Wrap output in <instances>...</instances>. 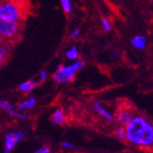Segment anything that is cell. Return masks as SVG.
Listing matches in <instances>:
<instances>
[{
    "label": "cell",
    "mask_w": 153,
    "mask_h": 153,
    "mask_svg": "<svg viewBox=\"0 0 153 153\" xmlns=\"http://www.w3.org/2000/svg\"><path fill=\"white\" fill-rule=\"evenodd\" d=\"M126 139L142 148L151 147L153 144V126L142 116H134L126 125Z\"/></svg>",
    "instance_id": "cell-1"
},
{
    "label": "cell",
    "mask_w": 153,
    "mask_h": 153,
    "mask_svg": "<svg viewBox=\"0 0 153 153\" xmlns=\"http://www.w3.org/2000/svg\"><path fill=\"white\" fill-rule=\"evenodd\" d=\"M84 63L81 60H76L68 65H59L53 76V79L57 83H69L76 79V72L83 67Z\"/></svg>",
    "instance_id": "cell-2"
},
{
    "label": "cell",
    "mask_w": 153,
    "mask_h": 153,
    "mask_svg": "<svg viewBox=\"0 0 153 153\" xmlns=\"http://www.w3.org/2000/svg\"><path fill=\"white\" fill-rule=\"evenodd\" d=\"M22 18V9L16 2L13 0L0 1V20L20 22Z\"/></svg>",
    "instance_id": "cell-3"
},
{
    "label": "cell",
    "mask_w": 153,
    "mask_h": 153,
    "mask_svg": "<svg viewBox=\"0 0 153 153\" xmlns=\"http://www.w3.org/2000/svg\"><path fill=\"white\" fill-rule=\"evenodd\" d=\"M21 31L20 22L0 20V36L4 40L14 39Z\"/></svg>",
    "instance_id": "cell-4"
},
{
    "label": "cell",
    "mask_w": 153,
    "mask_h": 153,
    "mask_svg": "<svg viewBox=\"0 0 153 153\" xmlns=\"http://www.w3.org/2000/svg\"><path fill=\"white\" fill-rule=\"evenodd\" d=\"M25 134L22 132L7 133L5 140V153H10L13 149V148L22 140Z\"/></svg>",
    "instance_id": "cell-5"
},
{
    "label": "cell",
    "mask_w": 153,
    "mask_h": 153,
    "mask_svg": "<svg viewBox=\"0 0 153 153\" xmlns=\"http://www.w3.org/2000/svg\"><path fill=\"white\" fill-rule=\"evenodd\" d=\"M94 109L99 115V116H101L105 120H108V121H114L115 120H116V117H115L114 115L108 109H106L101 103L94 102Z\"/></svg>",
    "instance_id": "cell-6"
},
{
    "label": "cell",
    "mask_w": 153,
    "mask_h": 153,
    "mask_svg": "<svg viewBox=\"0 0 153 153\" xmlns=\"http://www.w3.org/2000/svg\"><path fill=\"white\" fill-rule=\"evenodd\" d=\"M134 115L128 108H122L117 114V120L120 123L121 126H126L132 120Z\"/></svg>",
    "instance_id": "cell-7"
},
{
    "label": "cell",
    "mask_w": 153,
    "mask_h": 153,
    "mask_svg": "<svg viewBox=\"0 0 153 153\" xmlns=\"http://www.w3.org/2000/svg\"><path fill=\"white\" fill-rule=\"evenodd\" d=\"M132 46L136 50H145L148 45V38L146 36L137 35L134 36L131 40Z\"/></svg>",
    "instance_id": "cell-8"
},
{
    "label": "cell",
    "mask_w": 153,
    "mask_h": 153,
    "mask_svg": "<svg viewBox=\"0 0 153 153\" xmlns=\"http://www.w3.org/2000/svg\"><path fill=\"white\" fill-rule=\"evenodd\" d=\"M37 84H38V81L36 80H31V79L26 80L20 84L19 90L25 94H30L37 86Z\"/></svg>",
    "instance_id": "cell-9"
},
{
    "label": "cell",
    "mask_w": 153,
    "mask_h": 153,
    "mask_svg": "<svg viewBox=\"0 0 153 153\" xmlns=\"http://www.w3.org/2000/svg\"><path fill=\"white\" fill-rule=\"evenodd\" d=\"M36 99H35L34 97H30V98H28V99H25V100H24V101H22V102L18 105L17 108H18V110H20V111L27 110V109H31V108H33L34 106L36 105Z\"/></svg>",
    "instance_id": "cell-10"
},
{
    "label": "cell",
    "mask_w": 153,
    "mask_h": 153,
    "mask_svg": "<svg viewBox=\"0 0 153 153\" xmlns=\"http://www.w3.org/2000/svg\"><path fill=\"white\" fill-rule=\"evenodd\" d=\"M10 53V46L9 44L3 43L0 46V63H4L7 60Z\"/></svg>",
    "instance_id": "cell-11"
},
{
    "label": "cell",
    "mask_w": 153,
    "mask_h": 153,
    "mask_svg": "<svg viewBox=\"0 0 153 153\" xmlns=\"http://www.w3.org/2000/svg\"><path fill=\"white\" fill-rule=\"evenodd\" d=\"M51 120L53 121V123H55V124H58V125L63 124L65 122V114H64L63 109L58 108L53 112Z\"/></svg>",
    "instance_id": "cell-12"
},
{
    "label": "cell",
    "mask_w": 153,
    "mask_h": 153,
    "mask_svg": "<svg viewBox=\"0 0 153 153\" xmlns=\"http://www.w3.org/2000/svg\"><path fill=\"white\" fill-rule=\"evenodd\" d=\"M79 56V51L76 46H72L71 48H69L65 51V57L70 61L78 60Z\"/></svg>",
    "instance_id": "cell-13"
},
{
    "label": "cell",
    "mask_w": 153,
    "mask_h": 153,
    "mask_svg": "<svg viewBox=\"0 0 153 153\" xmlns=\"http://www.w3.org/2000/svg\"><path fill=\"white\" fill-rule=\"evenodd\" d=\"M61 6H62L65 12L69 13L72 11V2L71 0H60Z\"/></svg>",
    "instance_id": "cell-14"
},
{
    "label": "cell",
    "mask_w": 153,
    "mask_h": 153,
    "mask_svg": "<svg viewBox=\"0 0 153 153\" xmlns=\"http://www.w3.org/2000/svg\"><path fill=\"white\" fill-rule=\"evenodd\" d=\"M116 134H117V137L120 140H126V130L123 126H120L117 129L116 131Z\"/></svg>",
    "instance_id": "cell-15"
},
{
    "label": "cell",
    "mask_w": 153,
    "mask_h": 153,
    "mask_svg": "<svg viewBox=\"0 0 153 153\" xmlns=\"http://www.w3.org/2000/svg\"><path fill=\"white\" fill-rule=\"evenodd\" d=\"M102 27L105 32H110L112 29V25L108 18H104L102 20Z\"/></svg>",
    "instance_id": "cell-16"
},
{
    "label": "cell",
    "mask_w": 153,
    "mask_h": 153,
    "mask_svg": "<svg viewBox=\"0 0 153 153\" xmlns=\"http://www.w3.org/2000/svg\"><path fill=\"white\" fill-rule=\"evenodd\" d=\"M80 36H81V29H79V28H76V29L73 30L71 33V38H73V39H78Z\"/></svg>",
    "instance_id": "cell-17"
},
{
    "label": "cell",
    "mask_w": 153,
    "mask_h": 153,
    "mask_svg": "<svg viewBox=\"0 0 153 153\" xmlns=\"http://www.w3.org/2000/svg\"><path fill=\"white\" fill-rule=\"evenodd\" d=\"M11 116L15 117V118H17L19 120H26L28 117H27V115L24 114V113H20V112H17V111H14L12 114H11Z\"/></svg>",
    "instance_id": "cell-18"
},
{
    "label": "cell",
    "mask_w": 153,
    "mask_h": 153,
    "mask_svg": "<svg viewBox=\"0 0 153 153\" xmlns=\"http://www.w3.org/2000/svg\"><path fill=\"white\" fill-rule=\"evenodd\" d=\"M47 78H48V73H47V71L42 70V71H40L39 76H38V81H39V82H43V81H45L46 79H47Z\"/></svg>",
    "instance_id": "cell-19"
},
{
    "label": "cell",
    "mask_w": 153,
    "mask_h": 153,
    "mask_svg": "<svg viewBox=\"0 0 153 153\" xmlns=\"http://www.w3.org/2000/svg\"><path fill=\"white\" fill-rule=\"evenodd\" d=\"M36 153H50V149L47 147H43V148L38 149Z\"/></svg>",
    "instance_id": "cell-20"
},
{
    "label": "cell",
    "mask_w": 153,
    "mask_h": 153,
    "mask_svg": "<svg viewBox=\"0 0 153 153\" xmlns=\"http://www.w3.org/2000/svg\"><path fill=\"white\" fill-rule=\"evenodd\" d=\"M7 104L9 103L5 100H0V109H5L6 106L7 105Z\"/></svg>",
    "instance_id": "cell-21"
},
{
    "label": "cell",
    "mask_w": 153,
    "mask_h": 153,
    "mask_svg": "<svg viewBox=\"0 0 153 153\" xmlns=\"http://www.w3.org/2000/svg\"><path fill=\"white\" fill-rule=\"evenodd\" d=\"M63 146L65 147V148H68V149L73 148V145H72L71 143H69V142H64V143H63Z\"/></svg>",
    "instance_id": "cell-22"
},
{
    "label": "cell",
    "mask_w": 153,
    "mask_h": 153,
    "mask_svg": "<svg viewBox=\"0 0 153 153\" xmlns=\"http://www.w3.org/2000/svg\"><path fill=\"white\" fill-rule=\"evenodd\" d=\"M3 43H4V39H3V38H2L1 36H0V46H1Z\"/></svg>",
    "instance_id": "cell-23"
},
{
    "label": "cell",
    "mask_w": 153,
    "mask_h": 153,
    "mask_svg": "<svg viewBox=\"0 0 153 153\" xmlns=\"http://www.w3.org/2000/svg\"><path fill=\"white\" fill-rule=\"evenodd\" d=\"M114 55H115V56H116V57H119V54H118V51H114Z\"/></svg>",
    "instance_id": "cell-24"
},
{
    "label": "cell",
    "mask_w": 153,
    "mask_h": 153,
    "mask_svg": "<svg viewBox=\"0 0 153 153\" xmlns=\"http://www.w3.org/2000/svg\"><path fill=\"white\" fill-rule=\"evenodd\" d=\"M0 67H1V63H0Z\"/></svg>",
    "instance_id": "cell-25"
},
{
    "label": "cell",
    "mask_w": 153,
    "mask_h": 153,
    "mask_svg": "<svg viewBox=\"0 0 153 153\" xmlns=\"http://www.w3.org/2000/svg\"><path fill=\"white\" fill-rule=\"evenodd\" d=\"M149 1H152V0H149Z\"/></svg>",
    "instance_id": "cell-26"
}]
</instances>
